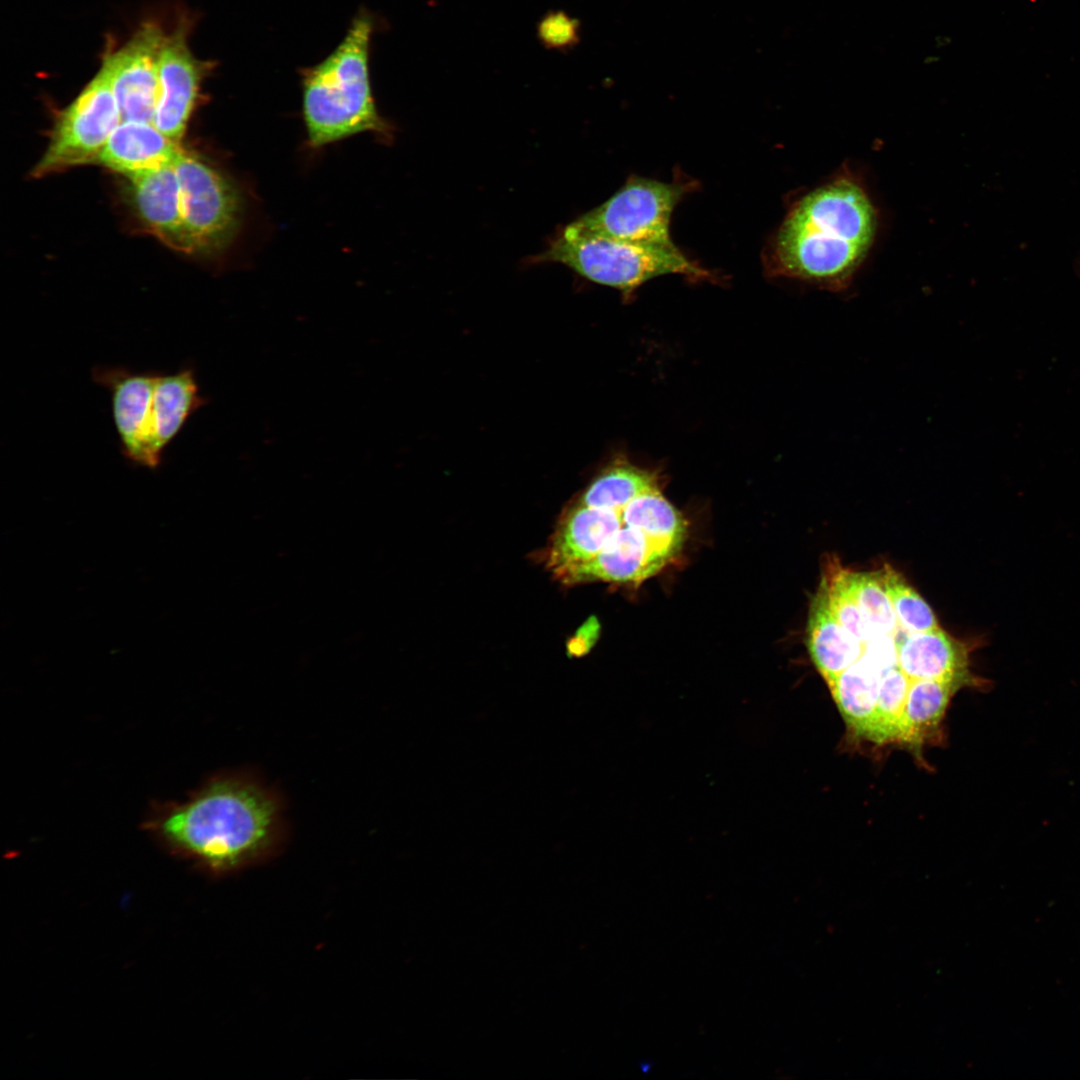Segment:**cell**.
Listing matches in <instances>:
<instances>
[{"instance_id": "cell-1", "label": "cell", "mask_w": 1080, "mask_h": 1080, "mask_svg": "<svg viewBox=\"0 0 1080 1080\" xmlns=\"http://www.w3.org/2000/svg\"><path fill=\"white\" fill-rule=\"evenodd\" d=\"M147 826L216 873L269 860L279 852L286 834L279 795L257 778L240 773L211 779L184 802L161 808Z\"/></svg>"}, {"instance_id": "cell-2", "label": "cell", "mask_w": 1080, "mask_h": 1080, "mask_svg": "<svg viewBox=\"0 0 1080 1080\" xmlns=\"http://www.w3.org/2000/svg\"><path fill=\"white\" fill-rule=\"evenodd\" d=\"M875 208L861 184L840 176L806 194L790 211L773 244L776 275L845 289L870 249Z\"/></svg>"}, {"instance_id": "cell-3", "label": "cell", "mask_w": 1080, "mask_h": 1080, "mask_svg": "<svg viewBox=\"0 0 1080 1080\" xmlns=\"http://www.w3.org/2000/svg\"><path fill=\"white\" fill-rule=\"evenodd\" d=\"M374 25L369 12L360 10L337 47L321 62L301 70L302 112L312 147L363 132H389L370 81Z\"/></svg>"}, {"instance_id": "cell-4", "label": "cell", "mask_w": 1080, "mask_h": 1080, "mask_svg": "<svg viewBox=\"0 0 1080 1080\" xmlns=\"http://www.w3.org/2000/svg\"><path fill=\"white\" fill-rule=\"evenodd\" d=\"M537 259L568 266L585 278L626 295L643 283L667 274L704 279L709 273L689 260L675 244L621 241L576 225H567Z\"/></svg>"}, {"instance_id": "cell-5", "label": "cell", "mask_w": 1080, "mask_h": 1080, "mask_svg": "<svg viewBox=\"0 0 1080 1080\" xmlns=\"http://www.w3.org/2000/svg\"><path fill=\"white\" fill-rule=\"evenodd\" d=\"M121 122L106 69L87 83L58 116L48 147L32 171L42 177L65 168L97 161L109 136Z\"/></svg>"}, {"instance_id": "cell-6", "label": "cell", "mask_w": 1080, "mask_h": 1080, "mask_svg": "<svg viewBox=\"0 0 1080 1080\" xmlns=\"http://www.w3.org/2000/svg\"><path fill=\"white\" fill-rule=\"evenodd\" d=\"M174 167L191 253L222 250L239 227L241 199L238 192L218 170L183 148Z\"/></svg>"}, {"instance_id": "cell-7", "label": "cell", "mask_w": 1080, "mask_h": 1080, "mask_svg": "<svg viewBox=\"0 0 1080 1080\" xmlns=\"http://www.w3.org/2000/svg\"><path fill=\"white\" fill-rule=\"evenodd\" d=\"M686 191L681 183L633 176L607 201L574 223L621 241L671 245V216Z\"/></svg>"}, {"instance_id": "cell-8", "label": "cell", "mask_w": 1080, "mask_h": 1080, "mask_svg": "<svg viewBox=\"0 0 1080 1080\" xmlns=\"http://www.w3.org/2000/svg\"><path fill=\"white\" fill-rule=\"evenodd\" d=\"M92 379L110 394L123 456L137 466L157 468L166 449L161 440L157 372L104 366L93 369Z\"/></svg>"}, {"instance_id": "cell-9", "label": "cell", "mask_w": 1080, "mask_h": 1080, "mask_svg": "<svg viewBox=\"0 0 1080 1080\" xmlns=\"http://www.w3.org/2000/svg\"><path fill=\"white\" fill-rule=\"evenodd\" d=\"M166 35L158 23L148 21L123 46L103 56L101 66L107 71L121 121L152 123Z\"/></svg>"}, {"instance_id": "cell-10", "label": "cell", "mask_w": 1080, "mask_h": 1080, "mask_svg": "<svg viewBox=\"0 0 1080 1080\" xmlns=\"http://www.w3.org/2000/svg\"><path fill=\"white\" fill-rule=\"evenodd\" d=\"M191 22L179 20L166 35L158 65V90L152 123L165 136L181 143L197 103L201 84L215 64L193 55L188 44Z\"/></svg>"}, {"instance_id": "cell-11", "label": "cell", "mask_w": 1080, "mask_h": 1080, "mask_svg": "<svg viewBox=\"0 0 1080 1080\" xmlns=\"http://www.w3.org/2000/svg\"><path fill=\"white\" fill-rule=\"evenodd\" d=\"M679 552L655 541L641 528L623 519L620 530L598 555L572 569L560 580L564 584L596 580L639 584L657 574Z\"/></svg>"}, {"instance_id": "cell-12", "label": "cell", "mask_w": 1080, "mask_h": 1080, "mask_svg": "<svg viewBox=\"0 0 1080 1080\" xmlns=\"http://www.w3.org/2000/svg\"><path fill=\"white\" fill-rule=\"evenodd\" d=\"M895 634L899 668L912 681L931 679L963 687L985 689L990 682L970 670L972 646L940 627L922 632Z\"/></svg>"}, {"instance_id": "cell-13", "label": "cell", "mask_w": 1080, "mask_h": 1080, "mask_svg": "<svg viewBox=\"0 0 1080 1080\" xmlns=\"http://www.w3.org/2000/svg\"><path fill=\"white\" fill-rule=\"evenodd\" d=\"M623 507L598 508L577 502L564 512L546 553V565L554 575L561 579L598 555L622 527Z\"/></svg>"}, {"instance_id": "cell-14", "label": "cell", "mask_w": 1080, "mask_h": 1080, "mask_svg": "<svg viewBox=\"0 0 1080 1080\" xmlns=\"http://www.w3.org/2000/svg\"><path fill=\"white\" fill-rule=\"evenodd\" d=\"M137 210L150 231L171 248L191 253L174 164L130 177Z\"/></svg>"}, {"instance_id": "cell-15", "label": "cell", "mask_w": 1080, "mask_h": 1080, "mask_svg": "<svg viewBox=\"0 0 1080 1080\" xmlns=\"http://www.w3.org/2000/svg\"><path fill=\"white\" fill-rule=\"evenodd\" d=\"M182 147L153 123L121 121L109 136L97 162L133 177L176 161Z\"/></svg>"}, {"instance_id": "cell-16", "label": "cell", "mask_w": 1080, "mask_h": 1080, "mask_svg": "<svg viewBox=\"0 0 1080 1080\" xmlns=\"http://www.w3.org/2000/svg\"><path fill=\"white\" fill-rule=\"evenodd\" d=\"M864 644L846 630L829 609L820 583L809 607L807 648L812 662L826 683L856 662Z\"/></svg>"}, {"instance_id": "cell-17", "label": "cell", "mask_w": 1080, "mask_h": 1080, "mask_svg": "<svg viewBox=\"0 0 1080 1080\" xmlns=\"http://www.w3.org/2000/svg\"><path fill=\"white\" fill-rule=\"evenodd\" d=\"M827 685L848 727L857 736L870 739L876 716L880 676L858 659Z\"/></svg>"}, {"instance_id": "cell-18", "label": "cell", "mask_w": 1080, "mask_h": 1080, "mask_svg": "<svg viewBox=\"0 0 1080 1080\" xmlns=\"http://www.w3.org/2000/svg\"><path fill=\"white\" fill-rule=\"evenodd\" d=\"M957 690L953 685L937 680H914L904 707L901 742L917 749L937 727Z\"/></svg>"}, {"instance_id": "cell-19", "label": "cell", "mask_w": 1080, "mask_h": 1080, "mask_svg": "<svg viewBox=\"0 0 1080 1080\" xmlns=\"http://www.w3.org/2000/svg\"><path fill=\"white\" fill-rule=\"evenodd\" d=\"M658 487L655 476L626 461H616L587 487L578 503L590 507L619 508Z\"/></svg>"}, {"instance_id": "cell-20", "label": "cell", "mask_w": 1080, "mask_h": 1080, "mask_svg": "<svg viewBox=\"0 0 1080 1080\" xmlns=\"http://www.w3.org/2000/svg\"><path fill=\"white\" fill-rule=\"evenodd\" d=\"M847 583L859 610L874 635H895L898 621L878 570L852 572L847 569Z\"/></svg>"}, {"instance_id": "cell-21", "label": "cell", "mask_w": 1080, "mask_h": 1080, "mask_svg": "<svg viewBox=\"0 0 1080 1080\" xmlns=\"http://www.w3.org/2000/svg\"><path fill=\"white\" fill-rule=\"evenodd\" d=\"M878 573L890 598L900 630L922 632L939 627L931 607L901 573L889 564H885Z\"/></svg>"}, {"instance_id": "cell-22", "label": "cell", "mask_w": 1080, "mask_h": 1080, "mask_svg": "<svg viewBox=\"0 0 1080 1080\" xmlns=\"http://www.w3.org/2000/svg\"><path fill=\"white\" fill-rule=\"evenodd\" d=\"M847 569L837 558L826 559L821 584L837 621L863 644L874 634L865 622L847 583Z\"/></svg>"}, {"instance_id": "cell-23", "label": "cell", "mask_w": 1080, "mask_h": 1080, "mask_svg": "<svg viewBox=\"0 0 1080 1080\" xmlns=\"http://www.w3.org/2000/svg\"><path fill=\"white\" fill-rule=\"evenodd\" d=\"M537 35L545 48L568 50L580 40V24L563 11H551L538 23Z\"/></svg>"}, {"instance_id": "cell-24", "label": "cell", "mask_w": 1080, "mask_h": 1080, "mask_svg": "<svg viewBox=\"0 0 1080 1080\" xmlns=\"http://www.w3.org/2000/svg\"><path fill=\"white\" fill-rule=\"evenodd\" d=\"M880 676L898 666L895 635L876 634L864 643L860 658Z\"/></svg>"}]
</instances>
